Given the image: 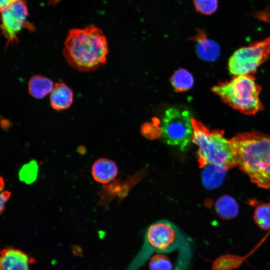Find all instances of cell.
<instances>
[{"label":"cell","mask_w":270,"mask_h":270,"mask_svg":"<svg viewBox=\"0 0 270 270\" xmlns=\"http://www.w3.org/2000/svg\"><path fill=\"white\" fill-rule=\"evenodd\" d=\"M230 141L236 166L252 182L270 190V135L258 132H244Z\"/></svg>","instance_id":"6da1fadb"},{"label":"cell","mask_w":270,"mask_h":270,"mask_svg":"<svg viewBox=\"0 0 270 270\" xmlns=\"http://www.w3.org/2000/svg\"><path fill=\"white\" fill-rule=\"evenodd\" d=\"M108 53L106 38L96 26L88 25L68 31L63 54L74 68L83 72L94 70L106 62Z\"/></svg>","instance_id":"7a4b0ae2"},{"label":"cell","mask_w":270,"mask_h":270,"mask_svg":"<svg viewBox=\"0 0 270 270\" xmlns=\"http://www.w3.org/2000/svg\"><path fill=\"white\" fill-rule=\"evenodd\" d=\"M192 123L194 132L192 141L198 146V160L200 168L214 164L228 171L236 166L230 141L224 137V130L210 131L194 118Z\"/></svg>","instance_id":"3957f363"},{"label":"cell","mask_w":270,"mask_h":270,"mask_svg":"<svg viewBox=\"0 0 270 270\" xmlns=\"http://www.w3.org/2000/svg\"><path fill=\"white\" fill-rule=\"evenodd\" d=\"M212 90L225 103L242 114H254L263 109L259 98L261 88L252 75L235 76L229 81L220 82Z\"/></svg>","instance_id":"277c9868"},{"label":"cell","mask_w":270,"mask_h":270,"mask_svg":"<svg viewBox=\"0 0 270 270\" xmlns=\"http://www.w3.org/2000/svg\"><path fill=\"white\" fill-rule=\"evenodd\" d=\"M188 242L176 226L169 220H162L148 227L142 248L150 252L168 253L189 244Z\"/></svg>","instance_id":"5b68a950"},{"label":"cell","mask_w":270,"mask_h":270,"mask_svg":"<svg viewBox=\"0 0 270 270\" xmlns=\"http://www.w3.org/2000/svg\"><path fill=\"white\" fill-rule=\"evenodd\" d=\"M190 112L170 108L162 119L161 132L164 141L184 151L192 140L194 129Z\"/></svg>","instance_id":"8992f818"},{"label":"cell","mask_w":270,"mask_h":270,"mask_svg":"<svg viewBox=\"0 0 270 270\" xmlns=\"http://www.w3.org/2000/svg\"><path fill=\"white\" fill-rule=\"evenodd\" d=\"M270 55L268 38L236 50L228 60V70L234 76L252 75Z\"/></svg>","instance_id":"52a82bcc"},{"label":"cell","mask_w":270,"mask_h":270,"mask_svg":"<svg viewBox=\"0 0 270 270\" xmlns=\"http://www.w3.org/2000/svg\"><path fill=\"white\" fill-rule=\"evenodd\" d=\"M0 12L2 32L7 39V45L17 42V36L22 28L34 30L27 20L28 11L24 0H18Z\"/></svg>","instance_id":"ba28073f"},{"label":"cell","mask_w":270,"mask_h":270,"mask_svg":"<svg viewBox=\"0 0 270 270\" xmlns=\"http://www.w3.org/2000/svg\"><path fill=\"white\" fill-rule=\"evenodd\" d=\"M34 260L25 252L12 247L0 251V270H30Z\"/></svg>","instance_id":"9c48e42d"},{"label":"cell","mask_w":270,"mask_h":270,"mask_svg":"<svg viewBox=\"0 0 270 270\" xmlns=\"http://www.w3.org/2000/svg\"><path fill=\"white\" fill-rule=\"evenodd\" d=\"M192 40L196 42V53L201 59L207 62H214L219 56L220 48L214 41L207 38L204 32L197 30V34Z\"/></svg>","instance_id":"30bf717a"},{"label":"cell","mask_w":270,"mask_h":270,"mask_svg":"<svg viewBox=\"0 0 270 270\" xmlns=\"http://www.w3.org/2000/svg\"><path fill=\"white\" fill-rule=\"evenodd\" d=\"M74 100L72 90L63 82H56L50 94L52 108L57 110H64L72 105Z\"/></svg>","instance_id":"8fae6325"},{"label":"cell","mask_w":270,"mask_h":270,"mask_svg":"<svg viewBox=\"0 0 270 270\" xmlns=\"http://www.w3.org/2000/svg\"><path fill=\"white\" fill-rule=\"evenodd\" d=\"M118 172V167L115 162L106 158L98 159L92 168V174L94 179L102 184L111 182L116 176Z\"/></svg>","instance_id":"7c38bea8"},{"label":"cell","mask_w":270,"mask_h":270,"mask_svg":"<svg viewBox=\"0 0 270 270\" xmlns=\"http://www.w3.org/2000/svg\"><path fill=\"white\" fill-rule=\"evenodd\" d=\"M203 168L202 180L204 186L208 190L219 187L224 180L227 170L214 164H208Z\"/></svg>","instance_id":"4fadbf2b"},{"label":"cell","mask_w":270,"mask_h":270,"mask_svg":"<svg viewBox=\"0 0 270 270\" xmlns=\"http://www.w3.org/2000/svg\"><path fill=\"white\" fill-rule=\"evenodd\" d=\"M54 85L50 78L41 75H34L28 82V91L32 97L41 99L50 94Z\"/></svg>","instance_id":"5bb4252c"},{"label":"cell","mask_w":270,"mask_h":270,"mask_svg":"<svg viewBox=\"0 0 270 270\" xmlns=\"http://www.w3.org/2000/svg\"><path fill=\"white\" fill-rule=\"evenodd\" d=\"M217 214L224 220L236 218L239 212V206L236 200L232 196L225 194L219 198L214 204Z\"/></svg>","instance_id":"9a60e30c"},{"label":"cell","mask_w":270,"mask_h":270,"mask_svg":"<svg viewBox=\"0 0 270 270\" xmlns=\"http://www.w3.org/2000/svg\"><path fill=\"white\" fill-rule=\"evenodd\" d=\"M170 82L176 92H182L191 88L194 81L192 76L189 72L185 69L180 68L174 72Z\"/></svg>","instance_id":"2e32d148"},{"label":"cell","mask_w":270,"mask_h":270,"mask_svg":"<svg viewBox=\"0 0 270 270\" xmlns=\"http://www.w3.org/2000/svg\"><path fill=\"white\" fill-rule=\"evenodd\" d=\"M254 220L256 224L262 230L270 229V202L258 205L255 209Z\"/></svg>","instance_id":"e0dca14e"},{"label":"cell","mask_w":270,"mask_h":270,"mask_svg":"<svg viewBox=\"0 0 270 270\" xmlns=\"http://www.w3.org/2000/svg\"><path fill=\"white\" fill-rule=\"evenodd\" d=\"M38 165L36 162L32 160L24 165L20 170L19 178L20 180L26 184L34 182L36 178Z\"/></svg>","instance_id":"ac0fdd59"},{"label":"cell","mask_w":270,"mask_h":270,"mask_svg":"<svg viewBox=\"0 0 270 270\" xmlns=\"http://www.w3.org/2000/svg\"><path fill=\"white\" fill-rule=\"evenodd\" d=\"M193 2L196 10L205 15L212 14L218 6V0H193Z\"/></svg>","instance_id":"d6986e66"},{"label":"cell","mask_w":270,"mask_h":270,"mask_svg":"<svg viewBox=\"0 0 270 270\" xmlns=\"http://www.w3.org/2000/svg\"><path fill=\"white\" fill-rule=\"evenodd\" d=\"M10 196L11 192L8 190L4 191L1 192L0 196V210L1 214H2L3 212H4L5 210V204Z\"/></svg>","instance_id":"ffe728a7"},{"label":"cell","mask_w":270,"mask_h":270,"mask_svg":"<svg viewBox=\"0 0 270 270\" xmlns=\"http://www.w3.org/2000/svg\"><path fill=\"white\" fill-rule=\"evenodd\" d=\"M18 0H0V10L6 8L14 2Z\"/></svg>","instance_id":"44dd1931"},{"label":"cell","mask_w":270,"mask_h":270,"mask_svg":"<svg viewBox=\"0 0 270 270\" xmlns=\"http://www.w3.org/2000/svg\"><path fill=\"white\" fill-rule=\"evenodd\" d=\"M72 251V253L76 256H80L82 254V250L80 246H74Z\"/></svg>","instance_id":"7402d4cb"},{"label":"cell","mask_w":270,"mask_h":270,"mask_svg":"<svg viewBox=\"0 0 270 270\" xmlns=\"http://www.w3.org/2000/svg\"><path fill=\"white\" fill-rule=\"evenodd\" d=\"M4 186V182L2 177H0V190H2Z\"/></svg>","instance_id":"603a6c76"}]
</instances>
